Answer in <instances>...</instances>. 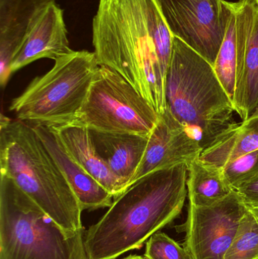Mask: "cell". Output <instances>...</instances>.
Instances as JSON below:
<instances>
[{
    "label": "cell",
    "instance_id": "cell-12",
    "mask_svg": "<svg viewBox=\"0 0 258 259\" xmlns=\"http://www.w3.org/2000/svg\"><path fill=\"white\" fill-rule=\"evenodd\" d=\"M57 0H0V84L10 78V65L45 9Z\"/></svg>",
    "mask_w": 258,
    "mask_h": 259
},
{
    "label": "cell",
    "instance_id": "cell-19",
    "mask_svg": "<svg viewBox=\"0 0 258 259\" xmlns=\"http://www.w3.org/2000/svg\"><path fill=\"white\" fill-rule=\"evenodd\" d=\"M230 9V17L227 31L214 69L233 101L236 91L237 71V36H236V15L231 2H227Z\"/></svg>",
    "mask_w": 258,
    "mask_h": 259
},
{
    "label": "cell",
    "instance_id": "cell-25",
    "mask_svg": "<svg viewBox=\"0 0 258 259\" xmlns=\"http://www.w3.org/2000/svg\"><path fill=\"white\" fill-rule=\"evenodd\" d=\"M253 1L255 2L256 4H257L258 6V0H253Z\"/></svg>",
    "mask_w": 258,
    "mask_h": 259
},
{
    "label": "cell",
    "instance_id": "cell-14",
    "mask_svg": "<svg viewBox=\"0 0 258 259\" xmlns=\"http://www.w3.org/2000/svg\"><path fill=\"white\" fill-rule=\"evenodd\" d=\"M33 126L62 170L82 211L109 208L113 203V196L72 158L56 130L42 124Z\"/></svg>",
    "mask_w": 258,
    "mask_h": 259
},
{
    "label": "cell",
    "instance_id": "cell-9",
    "mask_svg": "<svg viewBox=\"0 0 258 259\" xmlns=\"http://www.w3.org/2000/svg\"><path fill=\"white\" fill-rule=\"evenodd\" d=\"M248 208L236 190L211 206L189 204L184 247L191 259H224Z\"/></svg>",
    "mask_w": 258,
    "mask_h": 259
},
{
    "label": "cell",
    "instance_id": "cell-11",
    "mask_svg": "<svg viewBox=\"0 0 258 259\" xmlns=\"http://www.w3.org/2000/svg\"><path fill=\"white\" fill-rule=\"evenodd\" d=\"M202 152L199 143L166 108L150 134L143 158L129 187L156 170L183 164L189 168Z\"/></svg>",
    "mask_w": 258,
    "mask_h": 259
},
{
    "label": "cell",
    "instance_id": "cell-18",
    "mask_svg": "<svg viewBox=\"0 0 258 259\" xmlns=\"http://www.w3.org/2000/svg\"><path fill=\"white\" fill-rule=\"evenodd\" d=\"M187 189L189 204L195 207L215 205L234 190L221 168L205 164L199 158L188 168Z\"/></svg>",
    "mask_w": 258,
    "mask_h": 259
},
{
    "label": "cell",
    "instance_id": "cell-10",
    "mask_svg": "<svg viewBox=\"0 0 258 259\" xmlns=\"http://www.w3.org/2000/svg\"><path fill=\"white\" fill-rule=\"evenodd\" d=\"M236 15L237 71L233 98L242 121L258 110V6L253 0L231 2Z\"/></svg>",
    "mask_w": 258,
    "mask_h": 259
},
{
    "label": "cell",
    "instance_id": "cell-7",
    "mask_svg": "<svg viewBox=\"0 0 258 259\" xmlns=\"http://www.w3.org/2000/svg\"><path fill=\"white\" fill-rule=\"evenodd\" d=\"M159 115L122 76L108 67L99 66L84 104L71 124L102 132L148 136Z\"/></svg>",
    "mask_w": 258,
    "mask_h": 259
},
{
    "label": "cell",
    "instance_id": "cell-21",
    "mask_svg": "<svg viewBox=\"0 0 258 259\" xmlns=\"http://www.w3.org/2000/svg\"><path fill=\"white\" fill-rule=\"evenodd\" d=\"M223 174L233 190L258 175V149L227 163Z\"/></svg>",
    "mask_w": 258,
    "mask_h": 259
},
{
    "label": "cell",
    "instance_id": "cell-6",
    "mask_svg": "<svg viewBox=\"0 0 258 259\" xmlns=\"http://www.w3.org/2000/svg\"><path fill=\"white\" fill-rule=\"evenodd\" d=\"M98 68L94 52H71L56 59L49 71L33 79L13 99L9 110L24 122L48 127L71 124L84 104Z\"/></svg>",
    "mask_w": 258,
    "mask_h": 259
},
{
    "label": "cell",
    "instance_id": "cell-22",
    "mask_svg": "<svg viewBox=\"0 0 258 259\" xmlns=\"http://www.w3.org/2000/svg\"><path fill=\"white\" fill-rule=\"evenodd\" d=\"M144 256L146 259H191L184 246L161 231L148 239Z\"/></svg>",
    "mask_w": 258,
    "mask_h": 259
},
{
    "label": "cell",
    "instance_id": "cell-26",
    "mask_svg": "<svg viewBox=\"0 0 258 259\" xmlns=\"http://www.w3.org/2000/svg\"><path fill=\"white\" fill-rule=\"evenodd\" d=\"M257 259H258V258H257Z\"/></svg>",
    "mask_w": 258,
    "mask_h": 259
},
{
    "label": "cell",
    "instance_id": "cell-1",
    "mask_svg": "<svg viewBox=\"0 0 258 259\" xmlns=\"http://www.w3.org/2000/svg\"><path fill=\"white\" fill-rule=\"evenodd\" d=\"M92 45L99 66L122 76L159 115L165 112L173 35L159 0H99Z\"/></svg>",
    "mask_w": 258,
    "mask_h": 259
},
{
    "label": "cell",
    "instance_id": "cell-4",
    "mask_svg": "<svg viewBox=\"0 0 258 259\" xmlns=\"http://www.w3.org/2000/svg\"><path fill=\"white\" fill-rule=\"evenodd\" d=\"M165 98L167 108L203 151L237 124L233 101L213 65L175 36Z\"/></svg>",
    "mask_w": 258,
    "mask_h": 259
},
{
    "label": "cell",
    "instance_id": "cell-5",
    "mask_svg": "<svg viewBox=\"0 0 258 259\" xmlns=\"http://www.w3.org/2000/svg\"><path fill=\"white\" fill-rule=\"evenodd\" d=\"M84 228L68 232L9 177H0V259H89Z\"/></svg>",
    "mask_w": 258,
    "mask_h": 259
},
{
    "label": "cell",
    "instance_id": "cell-2",
    "mask_svg": "<svg viewBox=\"0 0 258 259\" xmlns=\"http://www.w3.org/2000/svg\"><path fill=\"white\" fill-rule=\"evenodd\" d=\"M188 166L148 174L115 198L109 211L85 232L89 259H116L140 249L181 214L188 196Z\"/></svg>",
    "mask_w": 258,
    "mask_h": 259
},
{
    "label": "cell",
    "instance_id": "cell-17",
    "mask_svg": "<svg viewBox=\"0 0 258 259\" xmlns=\"http://www.w3.org/2000/svg\"><path fill=\"white\" fill-rule=\"evenodd\" d=\"M257 149L258 110L226 131L214 144L203 151L199 160L222 168L227 163Z\"/></svg>",
    "mask_w": 258,
    "mask_h": 259
},
{
    "label": "cell",
    "instance_id": "cell-15",
    "mask_svg": "<svg viewBox=\"0 0 258 259\" xmlns=\"http://www.w3.org/2000/svg\"><path fill=\"white\" fill-rule=\"evenodd\" d=\"M89 131L98 154L116 177L124 193L143 158L149 135Z\"/></svg>",
    "mask_w": 258,
    "mask_h": 259
},
{
    "label": "cell",
    "instance_id": "cell-24",
    "mask_svg": "<svg viewBox=\"0 0 258 259\" xmlns=\"http://www.w3.org/2000/svg\"><path fill=\"white\" fill-rule=\"evenodd\" d=\"M122 259H146L145 256H141V255H130L129 256Z\"/></svg>",
    "mask_w": 258,
    "mask_h": 259
},
{
    "label": "cell",
    "instance_id": "cell-8",
    "mask_svg": "<svg viewBox=\"0 0 258 259\" xmlns=\"http://www.w3.org/2000/svg\"><path fill=\"white\" fill-rule=\"evenodd\" d=\"M173 36L215 65L230 17L225 0H159Z\"/></svg>",
    "mask_w": 258,
    "mask_h": 259
},
{
    "label": "cell",
    "instance_id": "cell-20",
    "mask_svg": "<svg viewBox=\"0 0 258 259\" xmlns=\"http://www.w3.org/2000/svg\"><path fill=\"white\" fill-rule=\"evenodd\" d=\"M258 258V208L248 207L224 259Z\"/></svg>",
    "mask_w": 258,
    "mask_h": 259
},
{
    "label": "cell",
    "instance_id": "cell-13",
    "mask_svg": "<svg viewBox=\"0 0 258 259\" xmlns=\"http://www.w3.org/2000/svg\"><path fill=\"white\" fill-rule=\"evenodd\" d=\"M73 51L70 48L63 9L57 3H53L45 9L14 57L11 74L39 59L56 61Z\"/></svg>",
    "mask_w": 258,
    "mask_h": 259
},
{
    "label": "cell",
    "instance_id": "cell-3",
    "mask_svg": "<svg viewBox=\"0 0 258 259\" xmlns=\"http://www.w3.org/2000/svg\"><path fill=\"white\" fill-rule=\"evenodd\" d=\"M0 168L64 230L83 228L78 200L33 125L1 115Z\"/></svg>",
    "mask_w": 258,
    "mask_h": 259
},
{
    "label": "cell",
    "instance_id": "cell-23",
    "mask_svg": "<svg viewBox=\"0 0 258 259\" xmlns=\"http://www.w3.org/2000/svg\"><path fill=\"white\" fill-rule=\"evenodd\" d=\"M235 190L248 207L258 208V175Z\"/></svg>",
    "mask_w": 258,
    "mask_h": 259
},
{
    "label": "cell",
    "instance_id": "cell-16",
    "mask_svg": "<svg viewBox=\"0 0 258 259\" xmlns=\"http://www.w3.org/2000/svg\"><path fill=\"white\" fill-rule=\"evenodd\" d=\"M51 127L56 130L72 158L110 193L114 199L123 193L116 177L98 154L89 128L73 124Z\"/></svg>",
    "mask_w": 258,
    "mask_h": 259
}]
</instances>
